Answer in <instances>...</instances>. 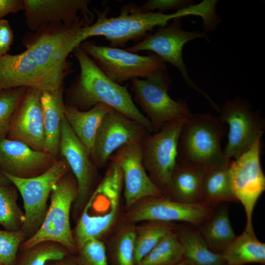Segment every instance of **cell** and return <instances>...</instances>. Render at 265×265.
Wrapping results in <instances>:
<instances>
[{"label":"cell","instance_id":"34","mask_svg":"<svg viewBox=\"0 0 265 265\" xmlns=\"http://www.w3.org/2000/svg\"><path fill=\"white\" fill-rule=\"evenodd\" d=\"M26 239L21 230L0 229V265H16L19 247Z\"/></svg>","mask_w":265,"mask_h":265},{"label":"cell","instance_id":"41","mask_svg":"<svg viewBox=\"0 0 265 265\" xmlns=\"http://www.w3.org/2000/svg\"><path fill=\"white\" fill-rule=\"evenodd\" d=\"M173 265H194L193 264L189 262L188 261L183 259L179 262H177V263Z\"/></svg>","mask_w":265,"mask_h":265},{"label":"cell","instance_id":"27","mask_svg":"<svg viewBox=\"0 0 265 265\" xmlns=\"http://www.w3.org/2000/svg\"><path fill=\"white\" fill-rule=\"evenodd\" d=\"M202 203L213 208L221 203L238 202L234 193L229 165L210 168L202 184Z\"/></svg>","mask_w":265,"mask_h":265},{"label":"cell","instance_id":"15","mask_svg":"<svg viewBox=\"0 0 265 265\" xmlns=\"http://www.w3.org/2000/svg\"><path fill=\"white\" fill-rule=\"evenodd\" d=\"M133 206L125 216L129 223L143 221H182L199 227L212 214L214 208L205 204H188L162 197H149Z\"/></svg>","mask_w":265,"mask_h":265},{"label":"cell","instance_id":"7","mask_svg":"<svg viewBox=\"0 0 265 265\" xmlns=\"http://www.w3.org/2000/svg\"><path fill=\"white\" fill-rule=\"evenodd\" d=\"M80 47L99 68L112 81L123 85L133 79H147L167 69L165 63L152 53L141 55L119 48L98 45L85 40Z\"/></svg>","mask_w":265,"mask_h":265},{"label":"cell","instance_id":"20","mask_svg":"<svg viewBox=\"0 0 265 265\" xmlns=\"http://www.w3.org/2000/svg\"><path fill=\"white\" fill-rule=\"evenodd\" d=\"M57 159L27 145L5 138L0 142V171L15 177L30 178L45 172Z\"/></svg>","mask_w":265,"mask_h":265},{"label":"cell","instance_id":"6","mask_svg":"<svg viewBox=\"0 0 265 265\" xmlns=\"http://www.w3.org/2000/svg\"><path fill=\"white\" fill-rule=\"evenodd\" d=\"M131 80L133 101L146 113L153 133L158 132L166 124L184 121L193 114L185 100L175 101L168 95L171 80L167 69L147 79Z\"/></svg>","mask_w":265,"mask_h":265},{"label":"cell","instance_id":"37","mask_svg":"<svg viewBox=\"0 0 265 265\" xmlns=\"http://www.w3.org/2000/svg\"><path fill=\"white\" fill-rule=\"evenodd\" d=\"M14 34L8 20H0V57L8 53L14 40Z\"/></svg>","mask_w":265,"mask_h":265},{"label":"cell","instance_id":"24","mask_svg":"<svg viewBox=\"0 0 265 265\" xmlns=\"http://www.w3.org/2000/svg\"><path fill=\"white\" fill-rule=\"evenodd\" d=\"M175 231L183 248L184 259L194 265H227L221 254L209 248L196 227L187 224L176 227Z\"/></svg>","mask_w":265,"mask_h":265},{"label":"cell","instance_id":"5","mask_svg":"<svg viewBox=\"0 0 265 265\" xmlns=\"http://www.w3.org/2000/svg\"><path fill=\"white\" fill-rule=\"evenodd\" d=\"M78 194V183L70 170L53 186L50 204L41 226L33 236L21 244L19 251L25 250L42 241L52 240L61 243L72 255H76L77 249L70 217Z\"/></svg>","mask_w":265,"mask_h":265},{"label":"cell","instance_id":"13","mask_svg":"<svg viewBox=\"0 0 265 265\" xmlns=\"http://www.w3.org/2000/svg\"><path fill=\"white\" fill-rule=\"evenodd\" d=\"M184 121L166 124L158 132L146 135L141 142L144 168L163 193L177 163L178 140Z\"/></svg>","mask_w":265,"mask_h":265},{"label":"cell","instance_id":"16","mask_svg":"<svg viewBox=\"0 0 265 265\" xmlns=\"http://www.w3.org/2000/svg\"><path fill=\"white\" fill-rule=\"evenodd\" d=\"M150 133L141 124L113 108L104 118L97 132L90 154L92 160L98 168L104 167L119 148L141 141Z\"/></svg>","mask_w":265,"mask_h":265},{"label":"cell","instance_id":"3","mask_svg":"<svg viewBox=\"0 0 265 265\" xmlns=\"http://www.w3.org/2000/svg\"><path fill=\"white\" fill-rule=\"evenodd\" d=\"M107 165L104 176L86 203L73 230L77 250L89 240L100 239L110 230L117 218L123 188V172L112 156Z\"/></svg>","mask_w":265,"mask_h":265},{"label":"cell","instance_id":"21","mask_svg":"<svg viewBox=\"0 0 265 265\" xmlns=\"http://www.w3.org/2000/svg\"><path fill=\"white\" fill-rule=\"evenodd\" d=\"M210 168L191 161L177 162L163 191L164 197L185 203H203L202 181Z\"/></svg>","mask_w":265,"mask_h":265},{"label":"cell","instance_id":"31","mask_svg":"<svg viewBox=\"0 0 265 265\" xmlns=\"http://www.w3.org/2000/svg\"><path fill=\"white\" fill-rule=\"evenodd\" d=\"M183 254L174 230L164 237L136 265H173L183 259Z\"/></svg>","mask_w":265,"mask_h":265},{"label":"cell","instance_id":"2","mask_svg":"<svg viewBox=\"0 0 265 265\" xmlns=\"http://www.w3.org/2000/svg\"><path fill=\"white\" fill-rule=\"evenodd\" d=\"M109 10L108 6L103 11L94 9L97 20L87 28L83 34L84 41L91 37L102 36L109 42V46L124 48L129 41L139 42L155 27L165 26L170 20L176 18L193 15L203 18L206 14L202 3L171 14L159 11L144 12L133 3L122 6L119 14L116 17H108Z\"/></svg>","mask_w":265,"mask_h":265},{"label":"cell","instance_id":"33","mask_svg":"<svg viewBox=\"0 0 265 265\" xmlns=\"http://www.w3.org/2000/svg\"><path fill=\"white\" fill-rule=\"evenodd\" d=\"M27 88L18 87L0 93V142L6 138L12 116Z\"/></svg>","mask_w":265,"mask_h":265},{"label":"cell","instance_id":"4","mask_svg":"<svg viewBox=\"0 0 265 265\" xmlns=\"http://www.w3.org/2000/svg\"><path fill=\"white\" fill-rule=\"evenodd\" d=\"M227 131L218 117L192 114L184 122L179 134L177 162L191 161L209 167L228 166L221 141Z\"/></svg>","mask_w":265,"mask_h":265},{"label":"cell","instance_id":"18","mask_svg":"<svg viewBox=\"0 0 265 265\" xmlns=\"http://www.w3.org/2000/svg\"><path fill=\"white\" fill-rule=\"evenodd\" d=\"M42 91L28 87L11 120L6 138L23 142L43 151L45 133L41 104Z\"/></svg>","mask_w":265,"mask_h":265},{"label":"cell","instance_id":"36","mask_svg":"<svg viewBox=\"0 0 265 265\" xmlns=\"http://www.w3.org/2000/svg\"><path fill=\"white\" fill-rule=\"evenodd\" d=\"M194 5L195 2L192 0H149L139 7L144 12L159 10V12L163 13L169 10L178 11Z\"/></svg>","mask_w":265,"mask_h":265},{"label":"cell","instance_id":"10","mask_svg":"<svg viewBox=\"0 0 265 265\" xmlns=\"http://www.w3.org/2000/svg\"><path fill=\"white\" fill-rule=\"evenodd\" d=\"M251 104L237 96L226 101L218 117L229 126L227 144L223 151L228 161L238 159L261 140L265 129V122L260 110H252Z\"/></svg>","mask_w":265,"mask_h":265},{"label":"cell","instance_id":"23","mask_svg":"<svg viewBox=\"0 0 265 265\" xmlns=\"http://www.w3.org/2000/svg\"><path fill=\"white\" fill-rule=\"evenodd\" d=\"M112 109L99 103L91 109L81 111L65 104L64 116L73 132L91 154L98 129L105 116Z\"/></svg>","mask_w":265,"mask_h":265},{"label":"cell","instance_id":"32","mask_svg":"<svg viewBox=\"0 0 265 265\" xmlns=\"http://www.w3.org/2000/svg\"><path fill=\"white\" fill-rule=\"evenodd\" d=\"M135 227L130 224L121 229L115 237L109 253L111 265H135L134 261Z\"/></svg>","mask_w":265,"mask_h":265},{"label":"cell","instance_id":"1","mask_svg":"<svg viewBox=\"0 0 265 265\" xmlns=\"http://www.w3.org/2000/svg\"><path fill=\"white\" fill-rule=\"evenodd\" d=\"M72 53L79 62L80 71L65 90V104L86 111L103 103L138 122L153 133L150 122L136 107L128 85H120L109 79L80 45Z\"/></svg>","mask_w":265,"mask_h":265},{"label":"cell","instance_id":"12","mask_svg":"<svg viewBox=\"0 0 265 265\" xmlns=\"http://www.w3.org/2000/svg\"><path fill=\"white\" fill-rule=\"evenodd\" d=\"M261 140H257L238 159L230 160L229 171L234 193L246 213L244 231L254 234L252 214L256 204L265 190V176L260 162Z\"/></svg>","mask_w":265,"mask_h":265},{"label":"cell","instance_id":"30","mask_svg":"<svg viewBox=\"0 0 265 265\" xmlns=\"http://www.w3.org/2000/svg\"><path fill=\"white\" fill-rule=\"evenodd\" d=\"M18 190L12 185L0 184V225L9 231L21 230L25 216L17 203Z\"/></svg>","mask_w":265,"mask_h":265},{"label":"cell","instance_id":"38","mask_svg":"<svg viewBox=\"0 0 265 265\" xmlns=\"http://www.w3.org/2000/svg\"><path fill=\"white\" fill-rule=\"evenodd\" d=\"M23 0H0V20L9 14L24 11Z\"/></svg>","mask_w":265,"mask_h":265},{"label":"cell","instance_id":"29","mask_svg":"<svg viewBox=\"0 0 265 265\" xmlns=\"http://www.w3.org/2000/svg\"><path fill=\"white\" fill-rule=\"evenodd\" d=\"M72 255L61 243L52 240L39 242L28 249L19 251L16 265H47Z\"/></svg>","mask_w":265,"mask_h":265},{"label":"cell","instance_id":"39","mask_svg":"<svg viewBox=\"0 0 265 265\" xmlns=\"http://www.w3.org/2000/svg\"><path fill=\"white\" fill-rule=\"evenodd\" d=\"M47 265H78L75 255H71L62 259L49 262Z\"/></svg>","mask_w":265,"mask_h":265},{"label":"cell","instance_id":"35","mask_svg":"<svg viewBox=\"0 0 265 265\" xmlns=\"http://www.w3.org/2000/svg\"><path fill=\"white\" fill-rule=\"evenodd\" d=\"M75 256L78 265H108L106 247L100 239L87 241Z\"/></svg>","mask_w":265,"mask_h":265},{"label":"cell","instance_id":"22","mask_svg":"<svg viewBox=\"0 0 265 265\" xmlns=\"http://www.w3.org/2000/svg\"><path fill=\"white\" fill-rule=\"evenodd\" d=\"M63 86L54 91H42L41 104L45 133L44 152L55 159L59 156L60 126L64 116Z\"/></svg>","mask_w":265,"mask_h":265},{"label":"cell","instance_id":"19","mask_svg":"<svg viewBox=\"0 0 265 265\" xmlns=\"http://www.w3.org/2000/svg\"><path fill=\"white\" fill-rule=\"evenodd\" d=\"M26 23L32 32L50 24L73 25L81 16L95 17L90 0H23Z\"/></svg>","mask_w":265,"mask_h":265},{"label":"cell","instance_id":"17","mask_svg":"<svg viewBox=\"0 0 265 265\" xmlns=\"http://www.w3.org/2000/svg\"><path fill=\"white\" fill-rule=\"evenodd\" d=\"M141 141L125 145L111 156L122 170L125 205L129 209L144 199L164 197L162 191L153 183L144 168Z\"/></svg>","mask_w":265,"mask_h":265},{"label":"cell","instance_id":"26","mask_svg":"<svg viewBox=\"0 0 265 265\" xmlns=\"http://www.w3.org/2000/svg\"><path fill=\"white\" fill-rule=\"evenodd\" d=\"M227 265L249 263L265 264V243L259 241L255 234L246 231L236 236L221 253Z\"/></svg>","mask_w":265,"mask_h":265},{"label":"cell","instance_id":"40","mask_svg":"<svg viewBox=\"0 0 265 265\" xmlns=\"http://www.w3.org/2000/svg\"><path fill=\"white\" fill-rule=\"evenodd\" d=\"M0 184L12 185L11 182L0 171Z\"/></svg>","mask_w":265,"mask_h":265},{"label":"cell","instance_id":"25","mask_svg":"<svg viewBox=\"0 0 265 265\" xmlns=\"http://www.w3.org/2000/svg\"><path fill=\"white\" fill-rule=\"evenodd\" d=\"M211 216L197 227L209 248L221 254L236 236L231 225L227 205H218Z\"/></svg>","mask_w":265,"mask_h":265},{"label":"cell","instance_id":"14","mask_svg":"<svg viewBox=\"0 0 265 265\" xmlns=\"http://www.w3.org/2000/svg\"><path fill=\"white\" fill-rule=\"evenodd\" d=\"M65 78L41 67L26 49L0 57V93L21 87L54 91L63 86Z\"/></svg>","mask_w":265,"mask_h":265},{"label":"cell","instance_id":"8","mask_svg":"<svg viewBox=\"0 0 265 265\" xmlns=\"http://www.w3.org/2000/svg\"><path fill=\"white\" fill-rule=\"evenodd\" d=\"M196 38L209 40L208 36L204 32L184 30L182 27V18L178 17L174 19L170 24L159 27L153 33L148 34L141 41L125 50L136 53L143 51H151L158 55L165 63H169L177 68L186 83L201 93L208 101L211 106L218 112L220 108L217 104L189 78L183 58V46L186 43Z\"/></svg>","mask_w":265,"mask_h":265},{"label":"cell","instance_id":"28","mask_svg":"<svg viewBox=\"0 0 265 265\" xmlns=\"http://www.w3.org/2000/svg\"><path fill=\"white\" fill-rule=\"evenodd\" d=\"M176 227L171 222L149 221L135 227L134 261L136 265L165 237Z\"/></svg>","mask_w":265,"mask_h":265},{"label":"cell","instance_id":"11","mask_svg":"<svg viewBox=\"0 0 265 265\" xmlns=\"http://www.w3.org/2000/svg\"><path fill=\"white\" fill-rule=\"evenodd\" d=\"M59 151L78 183V194L71 211L72 217L77 222L100 180L90 153L75 135L64 115L61 123Z\"/></svg>","mask_w":265,"mask_h":265},{"label":"cell","instance_id":"9","mask_svg":"<svg viewBox=\"0 0 265 265\" xmlns=\"http://www.w3.org/2000/svg\"><path fill=\"white\" fill-rule=\"evenodd\" d=\"M70 170L66 161L60 157L48 170L36 177L19 178L2 173L22 197L25 219L21 230L26 239L33 236L41 226L48 209V200L53 186Z\"/></svg>","mask_w":265,"mask_h":265}]
</instances>
